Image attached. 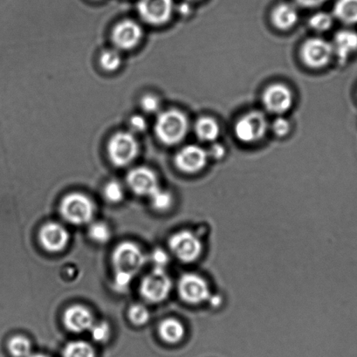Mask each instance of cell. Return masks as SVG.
Masks as SVG:
<instances>
[{
	"label": "cell",
	"instance_id": "obj_1",
	"mask_svg": "<svg viewBox=\"0 0 357 357\" xmlns=\"http://www.w3.org/2000/svg\"><path fill=\"white\" fill-rule=\"evenodd\" d=\"M189 120L178 109H169L159 113L155 123V134L162 144L176 145L185 139L189 131Z\"/></svg>",
	"mask_w": 357,
	"mask_h": 357
},
{
	"label": "cell",
	"instance_id": "obj_2",
	"mask_svg": "<svg viewBox=\"0 0 357 357\" xmlns=\"http://www.w3.org/2000/svg\"><path fill=\"white\" fill-rule=\"evenodd\" d=\"M107 152L114 166L126 167L136 160L139 155V142L131 131H119L107 142Z\"/></svg>",
	"mask_w": 357,
	"mask_h": 357
},
{
	"label": "cell",
	"instance_id": "obj_3",
	"mask_svg": "<svg viewBox=\"0 0 357 357\" xmlns=\"http://www.w3.org/2000/svg\"><path fill=\"white\" fill-rule=\"evenodd\" d=\"M61 216L66 221L75 225L89 223L95 214V206L92 200L84 194L73 192L61 200Z\"/></svg>",
	"mask_w": 357,
	"mask_h": 357
},
{
	"label": "cell",
	"instance_id": "obj_4",
	"mask_svg": "<svg viewBox=\"0 0 357 357\" xmlns=\"http://www.w3.org/2000/svg\"><path fill=\"white\" fill-rule=\"evenodd\" d=\"M269 124L264 114L261 111H250L236 122L234 135L241 143L251 144L265 137Z\"/></svg>",
	"mask_w": 357,
	"mask_h": 357
},
{
	"label": "cell",
	"instance_id": "obj_5",
	"mask_svg": "<svg viewBox=\"0 0 357 357\" xmlns=\"http://www.w3.org/2000/svg\"><path fill=\"white\" fill-rule=\"evenodd\" d=\"M147 256L137 244L126 241L117 245L112 254V264L116 272L136 275L144 268Z\"/></svg>",
	"mask_w": 357,
	"mask_h": 357
},
{
	"label": "cell",
	"instance_id": "obj_6",
	"mask_svg": "<svg viewBox=\"0 0 357 357\" xmlns=\"http://www.w3.org/2000/svg\"><path fill=\"white\" fill-rule=\"evenodd\" d=\"M301 60L306 67L321 69L329 64L334 57L331 43L322 38H310L304 41L300 51Z\"/></svg>",
	"mask_w": 357,
	"mask_h": 357
},
{
	"label": "cell",
	"instance_id": "obj_7",
	"mask_svg": "<svg viewBox=\"0 0 357 357\" xmlns=\"http://www.w3.org/2000/svg\"><path fill=\"white\" fill-rule=\"evenodd\" d=\"M172 282L164 268H154L152 272L142 280L140 293L145 301L158 303L169 296Z\"/></svg>",
	"mask_w": 357,
	"mask_h": 357
},
{
	"label": "cell",
	"instance_id": "obj_8",
	"mask_svg": "<svg viewBox=\"0 0 357 357\" xmlns=\"http://www.w3.org/2000/svg\"><path fill=\"white\" fill-rule=\"evenodd\" d=\"M169 245L176 257L185 263L197 261L203 251L202 242L190 231L176 232L169 238Z\"/></svg>",
	"mask_w": 357,
	"mask_h": 357
},
{
	"label": "cell",
	"instance_id": "obj_9",
	"mask_svg": "<svg viewBox=\"0 0 357 357\" xmlns=\"http://www.w3.org/2000/svg\"><path fill=\"white\" fill-rule=\"evenodd\" d=\"M140 18L151 26H162L169 22L174 12L173 0H140L137 5Z\"/></svg>",
	"mask_w": 357,
	"mask_h": 357
},
{
	"label": "cell",
	"instance_id": "obj_10",
	"mask_svg": "<svg viewBox=\"0 0 357 357\" xmlns=\"http://www.w3.org/2000/svg\"><path fill=\"white\" fill-rule=\"evenodd\" d=\"M144 37V30L132 20H124L114 26L111 40L119 51H130L140 44Z\"/></svg>",
	"mask_w": 357,
	"mask_h": 357
},
{
	"label": "cell",
	"instance_id": "obj_11",
	"mask_svg": "<svg viewBox=\"0 0 357 357\" xmlns=\"http://www.w3.org/2000/svg\"><path fill=\"white\" fill-rule=\"evenodd\" d=\"M262 102L266 110L275 114H283L294 105V93L289 86L275 83L268 86L262 93Z\"/></svg>",
	"mask_w": 357,
	"mask_h": 357
},
{
	"label": "cell",
	"instance_id": "obj_12",
	"mask_svg": "<svg viewBox=\"0 0 357 357\" xmlns=\"http://www.w3.org/2000/svg\"><path fill=\"white\" fill-rule=\"evenodd\" d=\"M209 155L207 151L196 144L187 145L176 153L175 165L180 172L195 174L206 167Z\"/></svg>",
	"mask_w": 357,
	"mask_h": 357
},
{
	"label": "cell",
	"instance_id": "obj_13",
	"mask_svg": "<svg viewBox=\"0 0 357 357\" xmlns=\"http://www.w3.org/2000/svg\"><path fill=\"white\" fill-rule=\"evenodd\" d=\"M178 293L189 304H200L209 299L211 294L206 280L194 273L182 276L178 282Z\"/></svg>",
	"mask_w": 357,
	"mask_h": 357
},
{
	"label": "cell",
	"instance_id": "obj_14",
	"mask_svg": "<svg viewBox=\"0 0 357 357\" xmlns=\"http://www.w3.org/2000/svg\"><path fill=\"white\" fill-rule=\"evenodd\" d=\"M127 183L138 196H149L160 188L158 178L151 169L141 166L131 169L127 175Z\"/></svg>",
	"mask_w": 357,
	"mask_h": 357
},
{
	"label": "cell",
	"instance_id": "obj_15",
	"mask_svg": "<svg viewBox=\"0 0 357 357\" xmlns=\"http://www.w3.org/2000/svg\"><path fill=\"white\" fill-rule=\"evenodd\" d=\"M39 238L45 250L59 252L67 248L70 241V235L63 225L51 222L41 227Z\"/></svg>",
	"mask_w": 357,
	"mask_h": 357
},
{
	"label": "cell",
	"instance_id": "obj_16",
	"mask_svg": "<svg viewBox=\"0 0 357 357\" xmlns=\"http://www.w3.org/2000/svg\"><path fill=\"white\" fill-rule=\"evenodd\" d=\"M63 324L68 331L79 334L89 331L95 321L91 312L88 308L82 305H75L65 311Z\"/></svg>",
	"mask_w": 357,
	"mask_h": 357
},
{
	"label": "cell",
	"instance_id": "obj_17",
	"mask_svg": "<svg viewBox=\"0 0 357 357\" xmlns=\"http://www.w3.org/2000/svg\"><path fill=\"white\" fill-rule=\"evenodd\" d=\"M332 47L334 56L340 63H345L357 52V33L352 30H341L335 33Z\"/></svg>",
	"mask_w": 357,
	"mask_h": 357
},
{
	"label": "cell",
	"instance_id": "obj_18",
	"mask_svg": "<svg viewBox=\"0 0 357 357\" xmlns=\"http://www.w3.org/2000/svg\"><path fill=\"white\" fill-rule=\"evenodd\" d=\"M299 20V12L296 6L282 3L275 6L271 15V22L275 29L287 31L293 29Z\"/></svg>",
	"mask_w": 357,
	"mask_h": 357
},
{
	"label": "cell",
	"instance_id": "obj_19",
	"mask_svg": "<svg viewBox=\"0 0 357 357\" xmlns=\"http://www.w3.org/2000/svg\"><path fill=\"white\" fill-rule=\"evenodd\" d=\"M160 338L168 344H178L185 337V329L176 319L169 318L162 321L158 328Z\"/></svg>",
	"mask_w": 357,
	"mask_h": 357
},
{
	"label": "cell",
	"instance_id": "obj_20",
	"mask_svg": "<svg viewBox=\"0 0 357 357\" xmlns=\"http://www.w3.org/2000/svg\"><path fill=\"white\" fill-rule=\"evenodd\" d=\"M194 129L197 138L206 143H213L220 135V124L214 118L210 116L200 117L197 121Z\"/></svg>",
	"mask_w": 357,
	"mask_h": 357
},
{
	"label": "cell",
	"instance_id": "obj_21",
	"mask_svg": "<svg viewBox=\"0 0 357 357\" xmlns=\"http://www.w3.org/2000/svg\"><path fill=\"white\" fill-rule=\"evenodd\" d=\"M333 16L345 25H356L357 0H337L333 9Z\"/></svg>",
	"mask_w": 357,
	"mask_h": 357
},
{
	"label": "cell",
	"instance_id": "obj_22",
	"mask_svg": "<svg viewBox=\"0 0 357 357\" xmlns=\"http://www.w3.org/2000/svg\"><path fill=\"white\" fill-rule=\"evenodd\" d=\"M61 357H96V351L89 342L77 340L65 345Z\"/></svg>",
	"mask_w": 357,
	"mask_h": 357
},
{
	"label": "cell",
	"instance_id": "obj_23",
	"mask_svg": "<svg viewBox=\"0 0 357 357\" xmlns=\"http://www.w3.org/2000/svg\"><path fill=\"white\" fill-rule=\"evenodd\" d=\"M8 350L12 357H29L33 353V344L30 340L20 335L9 339Z\"/></svg>",
	"mask_w": 357,
	"mask_h": 357
},
{
	"label": "cell",
	"instance_id": "obj_24",
	"mask_svg": "<svg viewBox=\"0 0 357 357\" xmlns=\"http://www.w3.org/2000/svg\"><path fill=\"white\" fill-rule=\"evenodd\" d=\"M99 62L103 70L114 72L122 66L123 56L121 54V51L116 50V48L106 50L100 54Z\"/></svg>",
	"mask_w": 357,
	"mask_h": 357
},
{
	"label": "cell",
	"instance_id": "obj_25",
	"mask_svg": "<svg viewBox=\"0 0 357 357\" xmlns=\"http://www.w3.org/2000/svg\"><path fill=\"white\" fill-rule=\"evenodd\" d=\"M333 24H334V16L325 12L314 13L308 20V25L315 32L318 33L327 32V31L331 29Z\"/></svg>",
	"mask_w": 357,
	"mask_h": 357
},
{
	"label": "cell",
	"instance_id": "obj_26",
	"mask_svg": "<svg viewBox=\"0 0 357 357\" xmlns=\"http://www.w3.org/2000/svg\"><path fill=\"white\" fill-rule=\"evenodd\" d=\"M89 236L96 243L103 244L110 240L111 231L105 223L96 222L89 225Z\"/></svg>",
	"mask_w": 357,
	"mask_h": 357
},
{
	"label": "cell",
	"instance_id": "obj_27",
	"mask_svg": "<svg viewBox=\"0 0 357 357\" xmlns=\"http://www.w3.org/2000/svg\"><path fill=\"white\" fill-rule=\"evenodd\" d=\"M152 206L157 211H164L169 209L172 204V194L159 188L150 196Z\"/></svg>",
	"mask_w": 357,
	"mask_h": 357
},
{
	"label": "cell",
	"instance_id": "obj_28",
	"mask_svg": "<svg viewBox=\"0 0 357 357\" xmlns=\"http://www.w3.org/2000/svg\"><path fill=\"white\" fill-rule=\"evenodd\" d=\"M129 318L134 325L143 326L150 320V312L144 305L135 304L130 308Z\"/></svg>",
	"mask_w": 357,
	"mask_h": 357
},
{
	"label": "cell",
	"instance_id": "obj_29",
	"mask_svg": "<svg viewBox=\"0 0 357 357\" xmlns=\"http://www.w3.org/2000/svg\"><path fill=\"white\" fill-rule=\"evenodd\" d=\"M104 196L111 203H119L123 199L124 190L122 185L117 181H110L104 188Z\"/></svg>",
	"mask_w": 357,
	"mask_h": 357
},
{
	"label": "cell",
	"instance_id": "obj_30",
	"mask_svg": "<svg viewBox=\"0 0 357 357\" xmlns=\"http://www.w3.org/2000/svg\"><path fill=\"white\" fill-rule=\"evenodd\" d=\"M89 332L93 341L98 343H105L110 338V326L105 321L97 324H93L91 328L89 329Z\"/></svg>",
	"mask_w": 357,
	"mask_h": 357
},
{
	"label": "cell",
	"instance_id": "obj_31",
	"mask_svg": "<svg viewBox=\"0 0 357 357\" xmlns=\"http://www.w3.org/2000/svg\"><path fill=\"white\" fill-rule=\"evenodd\" d=\"M141 107L145 113H158L161 109V102L158 96L154 95H146L141 99Z\"/></svg>",
	"mask_w": 357,
	"mask_h": 357
},
{
	"label": "cell",
	"instance_id": "obj_32",
	"mask_svg": "<svg viewBox=\"0 0 357 357\" xmlns=\"http://www.w3.org/2000/svg\"><path fill=\"white\" fill-rule=\"evenodd\" d=\"M272 130L275 136L285 137L290 133L291 123L285 117L280 116L272 124Z\"/></svg>",
	"mask_w": 357,
	"mask_h": 357
},
{
	"label": "cell",
	"instance_id": "obj_33",
	"mask_svg": "<svg viewBox=\"0 0 357 357\" xmlns=\"http://www.w3.org/2000/svg\"><path fill=\"white\" fill-rule=\"evenodd\" d=\"M130 127L131 132L136 135L137 133H143L147 130L148 123L146 119L140 114H136L130 118Z\"/></svg>",
	"mask_w": 357,
	"mask_h": 357
},
{
	"label": "cell",
	"instance_id": "obj_34",
	"mask_svg": "<svg viewBox=\"0 0 357 357\" xmlns=\"http://www.w3.org/2000/svg\"><path fill=\"white\" fill-rule=\"evenodd\" d=\"M151 261L153 262L155 268H164L169 263V256L167 252L162 249H155L151 256Z\"/></svg>",
	"mask_w": 357,
	"mask_h": 357
},
{
	"label": "cell",
	"instance_id": "obj_35",
	"mask_svg": "<svg viewBox=\"0 0 357 357\" xmlns=\"http://www.w3.org/2000/svg\"><path fill=\"white\" fill-rule=\"evenodd\" d=\"M134 278L130 273L123 272H116L114 275V287L119 290L126 289L130 286Z\"/></svg>",
	"mask_w": 357,
	"mask_h": 357
},
{
	"label": "cell",
	"instance_id": "obj_36",
	"mask_svg": "<svg viewBox=\"0 0 357 357\" xmlns=\"http://www.w3.org/2000/svg\"><path fill=\"white\" fill-rule=\"evenodd\" d=\"M208 155L214 159H221L225 157V148L224 145L220 144L215 143L211 145L209 151H207Z\"/></svg>",
	"mask_w": 357,
	"mask_h": 357
},
{
	"label": "cell",
	"instance_id": "obj_37",
	"mask_svg": "<svg viewBox=\"0 0 357 357\" xmlns=\"http://www.w3.org/2000/svg\"><path fill=\"white\" fill-rule=\"evenodd\" d=\"M298 6L303 8H317L321 5L325 4L328 0H294Z\"/></svg>",
	"mask_w": 357,
	"mask_h": 357
},
{
	"label": "cell",
	"instance_id": "obj_38",
	"mask_svg": "<svg viewBox=\"0 0 357 357\" xmlns=\"http://www.w3.org/2000/svg\"><path fill=\"white\" fill-rule=\"evenodd\" d=\"M29 357H50V356L46 355V354L43 353H33Z\"/></svg>",
	"mask_w": 357,
	"mask_h": 357
},
{
	"label": "cell",
	"instance_id": "obj_39",
	"mask_svg": "<svg viewBox=\"0 0 357 357\" xmlns=\"http://www.w3.org/2000/svg\"><path fill=\"white\" fill-rule=\"evenodd\" d=\"M189 1H199V0H189Z\"/></svg>",
	"mask_w": 357,
	"mask_h": 357
}]
</instances>
